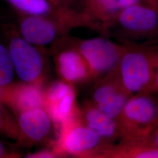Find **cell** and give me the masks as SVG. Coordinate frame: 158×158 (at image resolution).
I'll return each mask as SVG.
<instances>
[{
  "label": "cell",
  "mask_w": 158,
  "mask_h": 158,
  "mask_svg": "<svg viewBox=\"0 0 158 158\" xmlns=\"http://www.w3.org/2000/svg\"><path fill=\"white\" fill-rule=\"evenodd\" d=\"M107 36L128 45L158 44V12L141 3L120 10L108 25Z\"/></svg>",
  "instance_id": "1"
},
{
  "label": "cell",
  "mask_w": 158,
  "mask_h": 158,
  "mask_svg": "<svg viewBox=\"0 0 158 158\" xmlns=\"http://www.w3.org/2000/svg\"><path fill=\"white\" fill-rule=\"evenodd\" d=\"M2 29L17 76L23 82L44 85L49 72L47 49L25 40L15 25L4 24Z\"/></svg>",
  "instance_id": "2"
},
{
  "label": "cell",
  "mask_w": 158,
  "mask_h": 158,
  "mask_svg": "<svg viewBox=\"0 0 158 158\" xmlns=\"http://www.w3.org/2000/svg\"><path fill=\"white\" fill-rule=\"evenodd\" d=\"M117 73L125 90L131 95L145 92L158 69V44H123Z\"/></svg>",
  "instance_id": "3"
},
{
  "label": "cell",
  "mask_w": 158,
  "mask_h": 158,
  "mask_svg": "<svg viewBox=\"0 0 158 158\" xmlns=\"http://www.w3.org/2000/svg\"><path fill=\"white\" fill-rule=\"evenodd\" d=\"M59 127V137L52 147L60 158H101L115 145L108 143L83 124L79 117L64 122Z\"/></svg>",
  "instance_id": "4"
},
{
  "label": "cell",
  "mask_w": 158,
  "mask_h": 158,
  "mask_svg": "<svg viewBox=\"0 0 158 158\" xmlns=\"http://www.w3.org/2000/svg\"><path fill=\"white\" fill-rule=\"evenodd\" d=\"M118 121L122 134L121 140L145 142L150 132L158 124V98L147 93L132 95Z\"/></svg>",
  "instance_id": "5"
},
{
  "label": "cell",
  "mask_w": 158,
  "mask_h": 158,
  "mask_svg": "<svg viewBox=\"0 0 158 158\" xmlns=\"http://www.w3.org/2000/svg\"><path fill=\"white\" fill-rule=\"evenodd\" d=\"M15 25L19 33L29 43L45 47L76 28L77 23L70 12L60 11L51 16L18 14Z\"/></svg>",
  "instance_id": "6"
},
{
  "label": "cell",
  "mask_w": 158,
  "mask_h": 158,
  "mask_svg": "<svg viewBox=\"0 0 158 158\" xmlns=\"http://www.w3.org/2000/svg\"><path fill=\"white\" fill-rule=\"evenodd\" d=\"M51 52L60 79L74 86L93 82L90 69L74 37L68 34L57 40L52 44Z\"/></svg>",
  "instance_id": "7"
},
{
  "label": "cell",
  "mask_w": 158,
  "mask_h": 158,
  "mask_svg": "<svg viewBox=\"0 0 158 158\" xmlns=\"http://www.w3.org/2000/svg\"><path fill=\"white\" fill-rule=\"evenodd\" d=\"M79 51L90 69L93 82L115 71L123 51V44L102 36L81 39L74 37Z\"/></svg>",
  "instance_id": "8"
},
{
  "label": "cell",
  "mask_w": 158,
  "mask_h": 158,
  "mask_svg": "<svg viewBox=\"0 0 158 158\" xmlns=\"http://www.w3.org/2000/svg\"><path fill=\"white\" fill-rule=\"evenodd\" d=\"M93 83L89 100L102 113L118 121L132 95L123 87L117 70Z\"/></svg>",
  "instance_id": "9"
},
{
  "label": "cell",
  "mask_w": 158,
  "mask_h": 158,
  "mask_svg": "<svg viewBox=\"0 0 158 158\" xmlns=\"http://www.w3.org/2000/svg\"><path fill=\"white\" fill-rule=\"evenodd\" d=\"M19 128L17 138L21 144L27 146L38 144H51L55 128L54 122L45 107L36 108L16 115Z\"/></svg>",
  "instance_id": "10"
},
{
  "label": "cell",
  "mask_w": 158,
  "mask_h": 158,
  "mask_svg": "<svg viewBox=\"0 0 158 158\" xmlns=\"http://www.w3.org/2000/svg\"><path fill=\"white\" fill-rule=\"evenodd\" d=\"M45 108L55 127L79 117L80 108L77 103L75 86L61 79L52 82L45 89Z\"/></svg>",
  "instance_id": "11"
},
{
  "label": "cell",
  "mask_w": 158,
  "mask_h": 158,
  "mask_svg": "<svg viewBox=\"0 0 158 158\" xmlns=\"http://www.w3.org/2000/svg\"><path fill=\"white\" fill-rule=\"evenodd\" d=\"M3 89L1 102L10 108L15 115L36 108H45L44 85L21 81Z\"/></svg>",
  "instance_id": "12"
},
{
  "label": "cell",
  "mask_w": 158,
  "mask_h": 158,
  "mask_svg": "<svg viewBox=\"0 0 158 158\" xmlns=\"http://www.w3.org/2000/svg\"><path fill=\"white\" fill-rule=\"evenodd\" d=\"M80 108L79 118L83 124L109 143L114 144L121 139V130L117 120L102 113L89 99L84 100Z\"/></svg>",
  "instance_id": "13"
},
{
  "label": "cell",
  "mask_w": 158,
  "mask_h": 158,
  "mask_svg": "<svg viewBox=\"0 0 158 158\" xmlns=\"http://www.w3.org/2000/svg\"><path fill=\"white\" fill-rule=\"evenodd\" d=\"M101 158H158V148L142 142L121 140L106 150Z\"/></svg>",
  "instance_id": "14"
},
{
  "label": "cell",
  "mask_w": 158,
  "mask_h": 158,
  "mask_svg": "<svg viewBox=\"0 0 158 158\" xmlns=\"http://www.w3.org/2000/svg\"><path fill=\"white\" fill-rule=\"evenodd\" d=\"M81 10L102 25L106 38L108 25L120 10L118 0H83Z\"/></svg>",
  "instance_id": "15"
},
{
  "label": "cell",
  "mask_w": 158,
  "mask_h": 158,
  "mask_svg": "<svg viewBox=\"0 0 158 158\" xmlns=\"http://www.w3.org/2000/svg\"><path fill=\"white\" fill-rule=\"evenodd\" d=\"M23 15L51 16L55 14L60 8L53 6L47 0H2Z\"/></svg>",
  "instance_id": "16"
},
{
  "label": "cell",
  "mask_w": 158,
  "mask_h": 158,
  "mask_svg": "<svg viewBox=\"0 0 158 158\" xmlns=\"http://www.w3.org/2000/svg\"><path fill=\"white\" fill-rule=\"evenodd\" d=\"M15 73L8 49L0 40V87H6L11 85Z\"/></svg>",
  "instance_id": "17"
},
{
  "label": "cell",
  "mask_w": 158,
  "mask_h": 158,
  "mask_svg": "<svg viewBox=\"0 0 158 158\" xmlns=\"http://www.w3.org/2000/svg\"><path fill=\"white\" fill-rule=\"evenodd\" d=\"M0 102V133L2 135L17 139L19 135V128L17 121L6 110Z\"/></svg>",
  "instance_id": "18"
},
{
  "label": "cell",
  "mask_w": 158,
  "mask_h": 158,
  "mask_svg": "<svg viewBox=\"0 0 158 158\" xmlns=\"http://www.w3.org/2000/svg\"><path fill=\"white\" fill-rule=\"evenodd\" d=\"M25 158H60L59 155L53 149V147H51L50 149H45L40 151L29 153Z\"/></svg>",
  "instance_id": "19"
},
{
  "label": "cell",
  "mask_w": 158,
  "mask_h": 158,
  "mask_svg": "<svg viewBox=\"0 0 158 158\" xmlns=\"http://www.w3.org/2000/svg\"><path fill=\"white\" fill-rule=\"evenodd\" d=\"M145 142L149 146L158 148V124L150 132Z\"/></svg>",
  "instance_id": "20"
},
{
  "label": "cell",
  "mask_w": 158,
  "mask_h": 158,
  "mask_svg": "<svg viewBox=\"0 0 158 158\" xmlns=\"http://www.w3.org/2000/svg\"><path fill=\"white\" fill-rule=\"evenodd\" d=\"M51 4L58 8H74V4L77 0H47Z\"/></svg>",
  "instance_id": "21"
},
{
  "label": "cell",
  "mask_w": 158,
  "mask_h": 158,
  "mask_svg": "<svg viewBox=\"0 0 158 158\" xmlns=\"http://www.w3.org/2000/svg\"><path fill=\"white\" fill-rule=\"evenodd\" d=\"M19 155L14 151H10L4 145V144L0 141V158H15L19 157Z\"/></svg>",
  "instance_id": "22"
},
{
  "label": "cell",
  "mask_w": 158,
  "mask_h": 158,
  "mask_svg": "<svg viewBox=\"0 0 158 158\" xmlns=\"http://www.w3.org/2000/svg\"><path fill=\"white\" fill-rule=\"evenodd\" d=\"M153 95H158V69L153 80L152 82L145 92Z\"/></svg>",
  "instance_id": "23"
},
{
  "label": "cell",
  "mask_w": 158,
  "mask_h": 158,
  "mask_svg": "<svg viewBox=\"0 0 158 158\" xmlns=\"http://www.w3.org/2000/svg\"><path fill=\"white\" fill-rule=\"evenodd\" d=\"M140 3L141 0H118L119 10H122Z\"/></svg>",
  "instance_id": "24"
},
{
  "label": "cell",
  "mask_w": 158,
  "mask_h": 158,
  "mask_svg": "<svg viewBox=\"0 0 158 158\" xmlns=\"http://www.w3.org/2000/svg\"><path fill=\"white\" fill-rule=\"evenodd\" d=\"M141 3L151 7L158 12V0H141Z\"/></svg>",
  "instance_id": "25"
},
{
  "label": "cell",
  "mask_w": 158,
  "mask_h": 158,
  "mask_svg": "<svg viewBox=\"0 0 158 158\" xmlns=\"http://www.w3.org/2000/svg\"><path fill=\"white\" fill-rule=\"evenodd\" d=\"M3 90H4L3 87H0V102H1L2 97V94H3Z\"/></svg>",
  "instance_id": "26"
},
{
  "label": "cell",
  "mask_w": 158,
  "mask_h": 158,
  "mask_svg": "<svg viewBox=\"0 0 158 158\" xmlns=\"http://www.w3.org/2000/svg\"><path fill=\"white\" fill-rule=\"evenodd\" d=\"M81 1H82V3H83V0H81Z\"/></svg>",
  "instance_id": "27"
}]
</instances>
